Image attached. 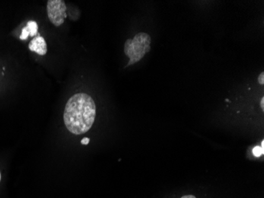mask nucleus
Wrapping results in <instances>:
<instances>
[{"mask_svg": "<svg viewBox=\"0 0 264 198\" xmlns=\"http://www.w3.org/2000/svg\"><path fill=\"white\" fill-rule=\"evenodd\" d=\"M96 117V105L87 94L79 93L69 98L64 113V121L68 131L74 135L87 133Z\"/></svg>", "mask_w": 264, "mask_h": 198, "instance_id": "obj_1", "label": "nucleus"}, {"mask_svg": "<svg viewBox=\"0 0 264 198\" xmlns=\"http://www.w3.org/2000/svg\"><path fill=\"white\" fill-rule=\"evenodd\" d=\"M151 38L145 33H139L133 39L127 40L124 52L130 58L127 66L139 62L150 50Z\"/></svg>", "mask_w": 264, "mask_h": 198, "instance_id": "obj_2", "label": "nucleus"}, {"mask_svg": "<svg viewBox=\"0 0 264 198\" xmlns=\"http://www.w3.org/2000/svg\"><path fill=\"white\" fill-rule=\"evenodd\" d=\"M67 7L62 0H48L47 12L50 22L55 26H60L64 23L67 17Z\"/></svg>", "mask_w": 264, "mask_h": 198, "instance_id": "obj_3", "label": "nucleus"}, {"mask_svg": "<svg viewBox=\"0 0 264 198\" xmlns=\"http://www.w3.org/2000/svg\"><path fill=\"white\" fill-rule=\"evenodd\" d=\"M29 50L35 52L38 55L45 56L47 53V44L42 36L38 35L32 40L29 45Z\"/></svg>", "mask_w": 264, "mask_h": 198, "instance_id": "obj_4", "label": "nucleus"}, {"mask_svg": "<svg viewBox=\"0 0 264 198\" xmlns=\"http://www.w3.org/2000/svg\"><path fill=\"white\" fill-rule=\"evenodd\" d=\"M38 26L37 23L34 21L28 22L26 27L23 28L22 30V34L20 35V39L26 40L28 37H34L37 33Z\"/></svg>", "mask_w": 264, "mask_h": 198, "instance_id": "obj_5", "label": "nucleus"}, {"mask_svg": "<svg viewBox=\"0 0 264 198\" xmlns=\"http://www.w3.org/2000/svg\"><path fill=\"white\" fill-rule=\"evenodd\" d=\"M253 154L256 157L261 156V155H263V148L262 147H256L253 149Z\"/></svg>", "mask_w": 264, "mask_h": 198, "instance_id": "obj_6", "label": "nucleus"}, {"mask_svg": "<svg viewBox=\"0 0 264 198\" xmlns=\"http://www.w3.org/2000/svg\"><path fill=\"white\" fill-rule=\"evenodd\" d=\"M258 82H259V84L263 85L264 84V73H262L260 75H259V79H258Z\"/></svg>", "mask_w": 264, "mask_h": 198, "instance_id": "obj_7", "label": "nucleus"}, {"mask_svg": "<svg viewBox=\"0 0 264 198\" xmlns=\"http://www.w3.org/2000/svg\"><path fill=\"white\" fill-rule=\"evenodd\" d=\"M81 143H82V145H87L88 143H89V138H83V140H82V141H81Z\"/></svg>", "mask_w": 264, "mask_h": 198, "instance_id": "obj_8", "label": "nucleus"}, {"mask_svg": "<svg viewBox=\"0 0 264 198\" xmlns=\"http://www.w3.org/2000/svg\"><path fill=\"white\" fill-rule=\"evenodd\" d=\"M260 106H261V109H262V111H263V110H264V98H263V97H262V98H261Z\"/></svg>", "mask_w": 264, "mask_h": 198, "instance_id": "obj_9", "label": "nucleus"}, {"mask_svg": "<svg viewBox=\"0 0 264 198\" xmlns=\"http://www.w3.org/2000/svg\"><path fill=\"white\" fill-rule=\"evenodd\" d=\"M181 198H196V196L194 195H184Z\"/></svg>", "mask_w": 264, "mask_h": 198, "instance_id": "obj_10", "label": "nucleus"}, {"mask_svg": "<svg viewBox=\"0 0 264 198\" xmlns=\"http://www.w3.org/2000/svg\"><path fill=\"white\" fill-rule=\"evenodd\" d=\"M0 181H1V173H0Z\"/></svg>", "mask_w": 264, "mask_h": 198, "instance_id": "obj_11", "label": "nucleus"}]
</instances>
